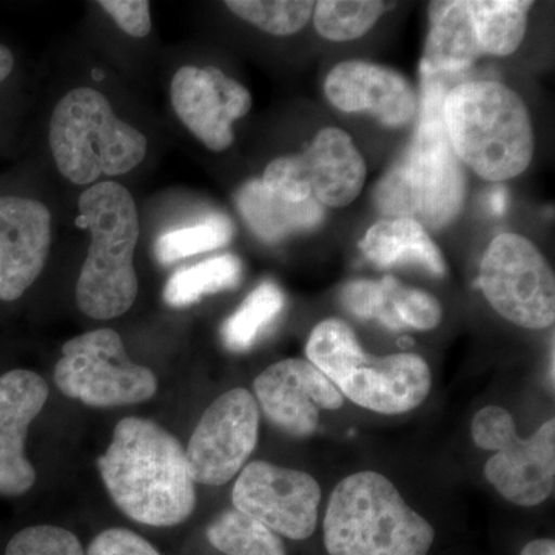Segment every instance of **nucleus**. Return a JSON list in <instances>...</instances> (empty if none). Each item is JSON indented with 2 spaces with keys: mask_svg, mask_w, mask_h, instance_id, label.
<instances>
[{
  "mask_svg": "<svg viewBox=\"0 0 555 555\" xmlns=\"http://www.w3.org/2000/svg\"><path fill=\"white\" fill-rule=\"evenodd\" d=\"M474 443L495 452L485 466L486 480L517 506L542 505L555 486V420L543 423L531 437H518L506 409L488 406L473 420Z\"/></svg>",
  "mask_w": 555,
  "mask_h": 555,
  "instance_id": "obj_8",
  "label": "nucleus"
},
{
  "mask_svg": "<svg viewBox=\"0 0 555 555\" xmlns=\"http://www.w3.org/2000/svg\"><path fill=\"white\" fill-rule=\"evenodd\" d=\"M49 386L31 371L16 369L0 377V494L30 491L36 470L25 456L28 427L46 406Z\"/></svg>",
  "mask_w": 555,
  "mask_h": 555,
  "instance_id": "obj_17",
  "label": "nucleus"
},
{
  "mask_svg": "<svg viewBox=\"0 0 555 555\" xmlns=\"http://www.w3.org/2000/svg\"><path fill=\"white\" fill-rule=\"evenodd\" d=\"M14 68V56L10 49L0 43V83L3 82Z\"/></svg>",
  "mask_w": 555,
  "mask_h": 555,
  "instance_id": "obj_36",
  "label": "nucleus"
},
{
  "mask_svg": "<svg viewBox=\"0 0 555 555\" xmlns=\"http://www.w3.org/2000/svg\"><path fill=\"white\" fill-rule=\"evenodd\" d=\"M284 308V295L273 283L255 288L241 308L225 321L222 339L233 352H244L255 345L259 334L272 323Z\"/></svg>",
  "mask_w": 555,
  "mask_h": 555,
  "instance_id": "obj_25",
  "label": "nucleus"
},
{
  "mask_svg": "<svg viewBox=\"0 0 555 555\" xmlns=\"http://www.w3.org/2000/svg\"><path fill=\"white\" fill-rule=\"evenodd\" d=\"M387 3L375 0H321L315 3V27L326 39L345 42L371 30Z\"/></svg>",
  "mask_w": 555,
  "mask_h": 555,
  "instance_id": "obj_26",
  "label": "nucleus"
},
{
  "mask_svg": "<svg viewBox=\"0 0 555 555\" xmlns=\"http://www.w3.org/2000/svg\"><path fill=\"white\" fill-rule=\"evenodd\" d=\"M5 555H86L78 537L57 526L22 529L7 546Z\"/></svg>",
  "mask_w": 555,
  "mask_h": 555,
  "instance_id": "obj_31",
  "label": "nucleus"
},
{
  "mask_svg": "<svg viewBox=\"0 0 555 555\" xmlns=\"http://www.w3.org/2000/svg\"><path fill=\"white\" fill-rule=\"evenodd\" d=\"M51 247L49 208L35 199L0 196V299L16 301L42 273Z\"/></svg>",
  "mask_w": 555,
  "mask_h": 555,
  "instance_id": "obj_16",
  "label": "nucleus"
},
{
  "mask_svg": "<svg viewBox=\"0 0 555 555\" xmlns=\"http://www.w3.org/2000/svg\"><path fill=\"white\" fill-rule=\"evenodd\" d=\"M170 91L178 118L214 152H224L232 145L233 122L251 108L246 87L215 67L179 68Z\"/></svg>",
  "mask_w": 555,
  "mask_h": 555,
  "instance_id": "obj_15",
  "label": "nucleus"
},
{
  "mask_svg": "<svg viewBox=\"0 0 555 555\" xmlns=\"http://www.w3.org/2000/svg\"><path fill=\"white\" fill-rule=\"evenodd\" d=\"M366 166L346 131L324 129L308 152L283 156L269 164L261 182L288 203L315 198L328 207H345L360 195Z\"/></svg>",
  "mask_w": 555,
  "mask_h": 555,
  "instance_id": "obj_11",
  "label": "nucleus"
},
{
  "mask_svg": "<svg viewBox=\"0 0 555 555\" xmlns=\"http://www.w3.org/2000/svg\"><path fill=\"white\" fill-rule=\"evenodd\" d=\"M331 555H427L436 531L406 505L382 474L358 473L339 481L324 516Z\"/></svg>",
  "mask_w": 555,
  "mask_h": 555,
  "instance_id": "obj_5",
  "label": "nucleus"
},
{
  "mask_svg": "<svg viewBox=\"0 0 555 555\" xmlns=\"http://www.w3.org/2000/svg\"><path fill=\"white\" fill-rule=\"evenodd\" d=\"M233 235V225L222 215H211L199 224L171 230L156 241L155 254L160 264H173L181 259L225 246Z\"/></svg>",
  "mask_w": 555,
  "mask_h": 555,
  "instance_id": "obj_27",
  "label": "nucleus"
},
{
  "mask_svg": "<svg viewBox=\"0 0 555 555\" xmlns=\"http://www.w3.org/2000/svg\"><path fill=\"white\" fill-rule=\"evenodd\" d=\"M147 145V138L120 120L98 90L68 91L51 115L54 163L75 184H91L101 175H126L144 160Z\"/></svg>",
  "mask_w": 555,
  "mask_h": 555,
  "instance_id": "obj_7",
  "label": "nucleus"
},
{
  "mask_svg": "<svg viewBox=\"0 0 555 555\" xmlns=\"http://www.w3.org/2000/svg\"><path fill=\"white\" fill-rule=\"evenodd\" d=\"M100 5L133 38H144L152 30L147 0H104Z\"/></svg>",
  "mask_w": 555,
  "mask_h": 555,
  "instance_id": "obj_33",
  "label": "nucleus"
},
{
  "mask_svg": "<svg viewBox=\"0 0 555 555\" xmlns=\"http://www.w3.org/2000/svg\"><path fill=\"white\" fill-rule=\"evenodd\" d=\"M225 7L241 20L275 36L301 30L315 10V3L306 0H230Z\"/></svg>",
  "mask_w": 555,
  "mask_h": 555,
  "instance_id": "obj_28",
  "label": "nucleus"
},
{
  "mask_svg": "<svg viewBox=\"0 0 555 555\" xmlns=\"http://www.w3.org/2000/svg\"><path fill=\"white\" fill-rule=\"evenodd\" d=\"M441 80L423 76L422 116L403 158L375 189L379 211L389 217L422 219L441 229L459 217L465 199V173L449 141Z\"/></svg>",
  "mask_w": 555,
  "mask_h": 555,
  "instance_id": "obj_2",
  "label": "nucleus"
},
{
  "mask_svg": "<svg viewBox=\"0 0 555 555\" xmlns=\"http://www.w3.org/2000/svg\"><path fill=\"white\" fill-rule=\"evenodd\" d=\"M54 382L64 396L91 408L142 403L155 397V374L127 357L122 339L112 328L87 332L62 347Z\"/></svg>",
  "mask_w": 555,
  "mask_h": 555,
  "instance_id": "obj_9",
  "label": "nucleus"
},
{
  "mask_svg": "<svg viewBox=\"0 0 555 555\" xmlns=\"http://www.w3.org/2000/svg\"><path fill=\"white\" fill-rule=\"evenodd\" d=\"M489 305L511 323L546 328L555 320L553 270L531 241L503 233L492 241L478 278Z\"/></svg>",
  "mask_w": 555,
  "mask_h": 555,
  "instance_id": "obj_10",
  "label": "nucleus"
},
{
  "mask_svg": "<svg viewBox=\"0 0 555 555\" xmlns=\"http://www.w3.org/2000/svg\"><path fill=\"white\" fill-rule=\"evenodd\" d=\"M361 250L379 268L414 262L434 275L447 272L443 257L416 219L398 218L382 221L369 229Z\"/></svg>",
  "mask_w": 555,
  "mask_h": 555,
  "instance_id": "obj_21",
  "label": "nucleus"
},
{
  "mask_svg": "<svg viewBox=\"0 0 555 555\" xmlns=\"http://www.w3.org/2000/svg\"><path fill=\"white\" fill-rule=\"evenodd\" d=\"M78 204L76 225L90 230L91 244L76 284V301L87 317L112 320L130 310L138 297L137 204L129 190L113 181L87 189Z\"/></svg>",
  "mask_w": 555,
  "mask_h": 555,
  "instance_id": "obj_3",
  "label": "nucleus"
},
{
  "mask_svg": "<svg viewBox=\"0 0 555 555\" xmlns=\"http://www.w3.org/2000/svg\"><path fill=\"white\" fill-rule=\"evenodd\" d=\"M443 112L456 158L481 178L505 181L528 169L534 131L513 90L492 80H469L449 90Z\"/></svg>",
  "mask_w": 555,
  "mask_h": 555,
  "instance_id": "obj_4",
  "label": "nucleus"
},
{
  "mask_svg": "<svg viewBox=\"0 0 555 555\" xmlns=\"http://www.w3.org/2000/svg\"><path fill=\"white\" fill-rule=\"evenodd\" d=\"M243 266L233 255L207 259L193 268L181 269L164 288V299L171 308L195 305L206 295L238 286Z\"/></svg>",
  "mask_w": 555,
  "mask_h": 555,
  "instance_id": "obj_23",
  "label": "nucleus"
},
{
  "mask_svg": "<svg viewBox=\"0 0 555 555\" xmlns=\"http://www.w3.org/2000/svg\"><path fill=\"white\" fill-rule=\"evenodd\" d=\"M98 466L115 505L138 524L175 526L195 509V481L184 449L150 420L119 422Z\"/></svg>",
  "mask_w": 555,
  "mask_h": 555,
  "instance_id": "obj_1",
  "label": "nucleus"
},
{
  "mask_svg": "<svg viewBox=\"0 0 555 555\" xmlns=\"http://www.w3.org/2000/svg\"><path fill=\"white\" fill-rule=\"evenodd\" d=\"M341 302L347 312L361 320H377L390 331H401L400 321L390 302L386 278L382 281L358 280L346 284Z\"/></svg>",
  "mask_w": 555,
  "mask_h": 555,
  "instance_id": "obj_29",
  "label": "nucleus"
},
{
  "mask_svg": "<svg viewBox=\"0 0 555 555\" xmlns=\"http://www.w3.org/2000/svg\"><path fill=\"white\" fill-rule=\"evenodd\" d=\"M259 408L246 389L222 393L201 416L185 455L193 481L221 486L246 465L257 447Z\"/></svg>",
  "mask_w": 555,
  "mask_h": 555,
  "instance_id": "obj_12",
  "label": "nucleus"
},
{
  "mask_svg": "<svg viewBox=\"0 0 555 555\" xmlns=\"http://www.w3.org/2000/svg\"><path fill=\"white\" fill-rule=\"evenodd\" d=\"M87 555H160L147 540L129 529L113 528L91 542Z\"/></svg>",
  "mask_w": 555,
  "mask_h": 555,
  "instance_id": "obj_32",
  "label": "nucleus"
},
{
  "mask_svg": "<svg viewBox=\"0 0 555 555\" xmlns=\"http://www.w3.org/2000/svg\"><path fill=\"white\" fill-rule=\"evenodd\" d=\"M507 207V193L506 189L496 188L492 190L491 195H489V208H491L492 214L499 215L502 217L505 214Z\"/></svg>",
  "mask_w": 555,
  "mask_h": 555,
  "instance_id": "obj_35",
  "label": "nucleus"
},
{
  "mask_svg": "<svg viewBox=\"0 0 555 555\" xmlns=\"http://www.w3.org/2000/svg\"><path fill=\"white\" fill-rule=\"evenodd\" d=\"M306 353L310 363L358 406L396 415L418 408L430 390L429 366L414 353L369 357L352 328L339 320L318 324Z\"/></svg>",
  "mask_w": 555,
  "mask_h": 555,
  "instance_id": "obj_6",
  "label": "nucleus"
},
{
  "mask_svg": "<svg viewBox=\"0 0 555 555\" xmlns=\"http://www.w3.org/2000/svg\"><path fill=\"white\" fill-rule=\"evenodd\" d=\"M386 283L401 327L430 331L440 324L441 308L436 298L418 288L403 286L396 278L386 276Z\"/></svg>",
  "mask_w": 555,
  "mask_h": 555,
  "instance_id": "obj_30",
  "label": "nucleus"
},
{
  "mask_svg": "<svg viewBox=\"0 0 555 555\" xmlns=\"http://www.w3.org/2000/svg\"><path fill=\"white\" fill-rule=\"evenodd\" d=\"M520 555H555V542L550 539L532 540Z\"/></svg>",
  "mask_w": 555,
  "mask_h": 555,
  "instance_id": "obj_34",
  "label": "nucleus"
},
{
  "mask_svg": "<svg viewBox=\"0 0 555 555\" xmlns=\"http://www.w3.org/2000/svg\"><path fill=\"white\" fill-rule=\"evenodd\" d=\"M233 509L278 535L306 540L315 532L321 488L301 470L254 462L241 470L233 488Z\"/></svg>",
  "mask_w": 555,
  "mask_h": 555,
  "instance_id": "obj_13",
  "label": "nucleus"
},
{
  "mask_svg": "<svg viewBox=\"0 0 555 555\" xmlns=\"http://www.w3.org/2000/svg\"><path fill=\"white\" fill-rule=\"evenodd\" d=\"M327 100L346 113L369 112L385 126L403 127L414 119L416 96L396 69L367 62H343L324 83Z\"/></svg>",
  "mask_w": 555,
  "mask_h": 555,
  "instance_id": "obj_18",
  "label": "nucleus"
},
{
  "mask_svg": "<svg viewBox=\"0 0 555 555\" xmlns=\"http://www.w3.org/2000/svg\"><path fill=\"white\" fill-rule=\"evenodd\" d=\"M430 31L422 60V75L437 76L469 68L481 56L469 2H433Z\"/></svg>",
  "mask_w": 555,
  "mask_h": 555,
  "instance_id": "obj_19",
  "label": "nucleus"
},
{
  "mask_svg": "<svg viewBox=\"0 0 555 555\" xmlns=\"http://www.w3.org/2000/svg\"><path fill=\"white\" fill-rule=\"evenodd\" d=\"M236 201L248 228L268 243L286 238L292 233L315 229L324 219L323 204L315 198L288 203L270 193L261 179L247 182L240 190Z\"/></svg>",
  "mask_w": 555,
  "mask_h": 555,
  "instance_id": "obj_20",
  "label": "nucleus"
},
{
  "mask_svg": "<svg viewBox=\"0 0 555 555\" xmlns=\"http://www.w3.org/2000/svg\"><path fill=\"white\" fill-rule=\"evenodd\" d=\"M532 2L525 0H473L469 2L481 53L507 56L525 38Z\"/></svg>",
  "mask_w": 555,
  "mask_h": 555,
  "instance_id": "obj_22",
  "label": "nucleus"
},
{
  "mask_svg": "<svg viewBox=\"0 0 555 555\" xmlns=\"http://www.w3.org/2000/svg\"><path fill=\"white\" fill-rule=\"evenodd\" d=\"M255 400L278 429L294 437L315 433L321 411H337L345 397L310 361H280L266 369L254 383Z\"/></svg>",
  "mask_w": 555,
  "mask_h": 555,
  "instance_id": "obj_14",
  "label": "nucleus"
},
{
  "mask_svg": "<svg viewBox=\"0 0 555 555\" xmlns=\"http://www.w3.org/2000/svg\"><path fill=\"white\" fill-rule=\"evenodd\" d=\"M207 539L225 555H287L280 535L236 509L215 518L207 528Z\"/></svg>",
  "mask_w": 555,
  "mask_h": 555,
  "instance_id": "obj_24",
  "label": "nucleus"
}]
</instances>
